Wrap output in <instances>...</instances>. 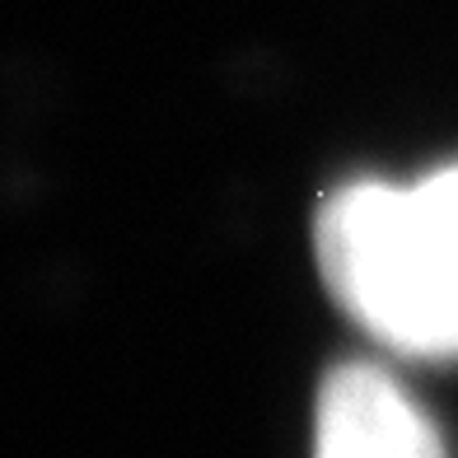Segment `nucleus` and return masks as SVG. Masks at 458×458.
<instances>
[{
    "instance_id": "1",
    "label": "nucleus",
    "mask_w": 458,
    "mask_h": 458,
    "mask_svg": "<svg viewBox=\"0 0 458 458\" xmlns=\"http://www.w3.org/2000/svg\"><path fill=\"white\" fill-rule=\"evenodd\" d=\"M327 295L403 356L458 360V164L416 182L356 178L314 220Z\"/></svg>"
},
{
    "instance_id": "2",
    "label": "nucleus",
    "mask_w": 458,
    "mask_h": 458,
    "mask_svg": "<svg viewBox=\"0 0 458 458\" xmlns=\"http://www.w3.org/2000/svg\"><path fill=\"white\" fill-rule=\"evenodd\" d=\"M314 458H449L440 430L379 365H337L318 384Z\"/></svg>"
}]
</instances>
